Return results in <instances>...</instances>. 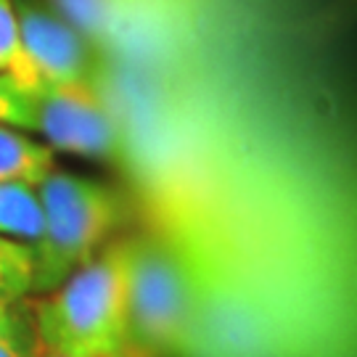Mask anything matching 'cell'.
Segmentation results:
<instances>
[{"label": "cell", "instance_id": "1", "mask_svg": "<svg viewBox=\"0 0 357 357\" xmlns=\"http://www.w3.org/2000/svg\"><path fill=\"white\" fill-rule=\"evenodd\" d=\"M130 238L106 243L59 289L29 302L43 355L122 357L128 352Z\"/></svg>", "mask_w": 357, "mask_h": 357}, {"label": "cell", "instance_id": "2", "mask_svg": "<svg viewBox=\"0 0 357 357\" xmlns=\"http://www.w3.org/2000/svg\"><path fill=\"white\" fill-rule=\"evenodd\" d=\"M45 230L35 252L32 294H48L101 252L125 222L122 196L98 180L53 169L38 185Z\"/></svg>", "mask_w": 357, "mask_h": 357}, {"label": "cell", "instance_id": "3", "mask_svg": "<svg viewBox=\"0 0 357 357\" xmlns=\"http://www.w3.org/2000/svg\"><path fill=\"white\" fill-rule=\"evenodd\" d=\"M199 299L188 270L165 243L130 238L128 352L122 357L188 355Z\"/></svg>", "mask_w": 357, "mask_h": 357}, {"label": "cell", "instance_id": "4", "mask_svg": "<svg viewBox=\"0 0 357 357\" xmlns=\"http://www.w3.org/2000/svg\"><path fill=\"white\" fill-rule=\"evenodd\" d=\"M35 132L53 151L85 159H114L119 153V128L98 85H53L40 82L29 93Z\"/></svg>", "mask_w": 357, "mask_h": 357}, {"label": "cell", "instance_id": "5", "mask_svg": "<svg viewBox=\"0 0 357 357\" xmlns=\"http://www.w3.org/2000/svg\"><path fill=\"white\" fill-rule=\"evenodd\" d=\"M19 40L40 82L98 85V64L90 40L61 13L40 0H13Z\"/></svg>", "mask_w": 357, "mask_h": 357}, {"label": "cell", "instance_id": "6", "mask_svg": "<svg viewBox=\"0 0 357 357\" xmlns=\"http://www.w3.org/2000/svg\"><path fill=\"white\" fill-rule=\"evenodd\" d=\"M56 169L53 149L32 141L24 130L0 122V183L40 185Z\"/></svg>", "mask_w": 357, "mask_h": 357}, {"label": "cell", "instance_id": "7", "mask_svg": "<svg viewBox=\"0 0 357 357\" xmlns=\"http://www.w3.org/2000/svg\"><path fill=\"white\" fill-rule=\"evenodd\" d=\"M45 212L40 204L38 185L0 183V236H8L29 246L43 238Z\"/></svg>", "mask_w": 357, "mask_h": 357}, {"label": "cell", "instance_id": "8", "mask_svg": "<svg viewBox=\"0 0 357 357\" xmlns=\"http://www.w3.org/2000/svg\"><path fill=\"white\" fill-rule=\"evenodd\" d=\"M35 283V252L24 241L0 236V305L24 302Z\"/></svg>", "mask_w": 357, "mask_h": 357}, {"label": "cell", "instance_id": "9", "mask_svg": "<svg viewBox=\"0 0 357 357\" xmlns=\"http://www.w3.org/2000/svg\"><path fill=\"white\" fill-rule=\"evenodd\" d=\"M0 75L13 79L26 96L35 93L40 85L38 72L29 64L24 48H22V40H19L13 0H0Z\"/></svg>", "mask_w": 357, "mask_h": 357}, {"label": "cell", "instance_id": "10", "mask_svg": "<svg viewBox=\"0 0 357 357\" xmlns=\"http://www.w3.org/2000/svg\"><path fill=\"white\" fill-rule=\"evenodd\" d=\"M56 11L88 40H106L122 16L125 0H53Z\"/></svg>", "mask_w": 357, "mask_h": 357}, {"label": "cell", "instance_id": "11", "mask_svg": "<svg viewBox=\"0 0 357 357\" xmlns=\"http://www.w3.org/2000/svg\"><path fill=\"white\" fill-rule=\"evenodd\" d=\"M0 122L24 132H35V114H32L29 96L13 79L3 75H0Z\"/></svg>", "mask_w": 357, "mask_h": 357}, {"label": "cell", "instance_id": "12", "mask_svg": "<svg viewBox=\"0 0 357 357\" xmlns=\"http://www.w3.org/2000/svg\"><path fill=\"white\" fill-rule=\"evenodd\" d=\"M0 339L40 349L35 328H32V318H29V307L24 302L0 305Z\"/></svg>", "mask_w": 357, "mask_h": 357}, {"label": "cell", "instance_id": "13", "mask_svg": "<svg viewBox=\"0 0 357 357\" xmlns=\"http://www.w3.org/2000/svg\"><path fill=\"white\" fill-rule=\"evenodd\" d=\"M43 352L35 349V347H24L16 344V342H8V339H0V357H40Z\"/></svg>", "mask_w": 357, "mask_h": 357}, {"label": "cell", "instance_id": "14", "mask_svg": "<svg viewBox=\"0 0 357 357\" xmlns=\"http://www.w3.org/2000/svg\"><path fill=\"white\" fill-rule=\"evenodd\" d=\"M40 357H56V355H40Z\"/></svg>", "mask_w": 357, "mask_h": 357}]
</instances>
